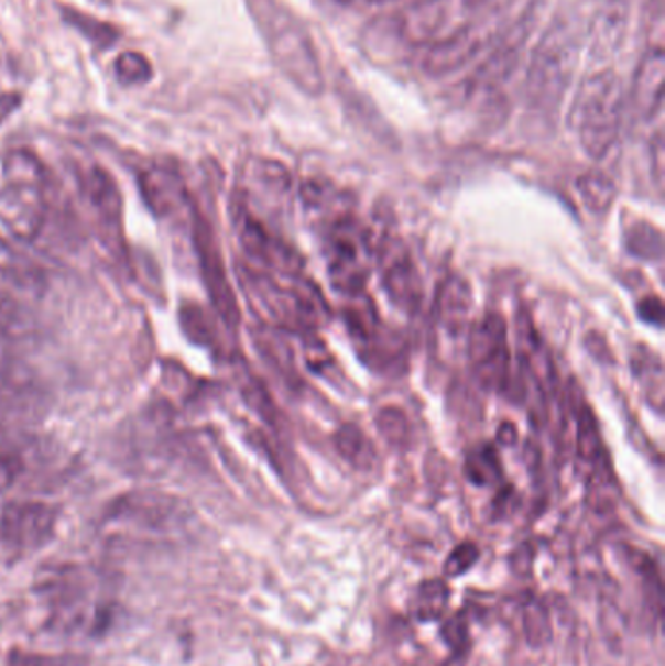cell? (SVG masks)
<instances>
[{
  "label": "cell",
  "mask_w": 665,
  "mask_h": 666,
  "mask_svg": "<svg viewBox=\"0 0 665 666\" xmlns=\"http://www.w3.org/2000/svg\"><path fill=\"white\" fill-rule=\"evenodd\" d=\"M59 513L45 501H9L0 506V538L22 552L52 541Z\"/></svg>",
  "instance_id": "16"
},
{
  "label": "cell",
  "mask_w": 665,
  "mask_h": 666,
  "mask_svg": "<svg viewBox=\"0 0 665 666\" xmlns=\"http://www.w3.org/2000/svg\"><path fill=\"white\" fill-rule=\"evenodd\" d=\"M470 369L480 386L502 390L510 379V341L508 326L500 314H484L470 326Z\"/></svg>",
  "instance_id": "12"
},
{
  "label": "cell",
  "mask_w": 665,
  "mask_h": 666,
  "mask_svg": "<svg viewBox=\"0 0 665 666\" xmlns=\"http://www.w3.org/2000/svg\"><path fill=\"white\" fill-rule=\"evenodd\" d=\"M9 666H86L80 658L65 657V655H42V653H26L17 651L9 658Z\"/></svg>",
  "instance_id": "40"
},
{
  "label": "cell",
  "mask_w": 665,
  "mask_h": 666,
  "mask_svg": "<svg viewBox=\"0 0 665 666\" xmlns=\"http://www.w3.org/2000/svg\"><path fill=\"white\" fill-rule=\"evenodd\" d=\"M100 589L96 575L77 566L50 569L37 587L50 612V622L65 632L95 630L100 624L108 608Z\"/></svg>",
  "instance_id": "4"
},
{
  "label": "cell",
  "mask_w": 665,
  "mask_h": 666,
  "mask_svg": "<svg viewBox=\"0 0 665 666\" xmlns=\"http://www.w3.org/2000/svg\"><path fill=\"white\" fill-rule=\"evenodd\" d=\"M624 28H626V10L621 2H611L603 12H599L598 22L593 25V53L606 57L621 47Z\"/></svg>",
  "instance_id": "26"
},
{
  "label": "cell",
  "mask_w": 665,
  "mask_h": 666,
  "mask_svg": "<svg viewBox=\"0 0 665 666\" xmlns=\"http://www.w3.org/2000/svg\"><path fill=\"white\" fill-rule=\"evenodd\" d=\"M665 55L662 43L652 45L639 63L632 83V103L642 118L652 119L664 106Z\"/></svg>",
  "instance_id": "22"
},
{
  "label": "cell",
  "mask_w": 665,
  "mask_h": 666,
  "mask_svg": "<svg viewBox=\"0 0 665 666\" xmlns=\"http://www.w3.org/2000/svg\"><path fill=\"white\" fill-rule=\"evenodd\" d=\"M237 234L250 260L270 273L299 275L303 260L283 238L277 237L264 220L258 219L247 205L237 212Z\"/></svg>",
  "instance_id": "15"
},
{
  "label": "cell",
  "mask_w": 665,
  "mask_h": 666,
  "mask_svg": "<svg viewBox=\"0 0 665 666\" xmlns=\"http://www.w3.org/2000/svg\"><path fill=\"white\" fill-rule=\"evenodd\" d=\"M178 316L179 328L194 346L205 347V349L219 347L215 324L209 320V316L201 306L194 303L182 304Z\"/></svg>",
  "instance_id": "30"
},
{
  "label": "cell",
  "mask_w": 665,
  "mask_h": 666,
  "mask_svg": "<svg viewBox=\"0 0 665 666\" xmlns=\"http://www.w3.org/2000/svg\"><path fill=\"white\" fill-rule=\"evenodd\" d=\"M348 298L350 301L344 306V321L361 361L381 374L401 371L406 353L401 336L384 326L377 314L375 304L367 298L366 293Z\"/></svg>",
  "instance_id": "9"
},
{
  "label": "cell",
  "mask_w": 665,
  "mask_h": 666,
  "mask_svg": "<svg viewBox=\"0 0 665 666\" xmlns=\"http://www.w3.org/2000/svg\"><path fill=\"white\" fill-rule=\"evenodd\" d=\"M500 32V25L478 22L477 18L472 24L449 37L447 42L429 47L422 61V67L429 76L451 75L469 65L470 61L477 59L482 51L490 50Z\"/></svg>",
  "instance_id": "19"
},
{
  "label": "cell",
  "mask_w": 665,
  "mask_h": 666,
  "mask_svg": "<svg viewBox=\"0 0 665 666\" xmlns=\"http://www.w3.org/2000/svg\"><path fill=\"white\" fill-rule=\"evenodd\" d=\"M341 4H348V7H377V4H384V2H393V0H338Z\"/></svg>",
  "instance_id": "45"
},
{
  "label": "cell",
  "mask_w": 665,
  "mask_h": 666,
  "mask_svg": "<svg viewBox=\"0 0 665 666\" xmlns=\"http://www.w3.org/2000/svg\"><path fill=\"white\" fill-rule=\"evenodd\" d=\"M80 189L103 245L116 258L129 263L131 253L123 237V201L116 179L106 170L95 166L80 179Z\"/></svg>",
  "instance_id": "14"
},
{
  "label": "cell",
  "mask_w": 665,
  "mask_h": 666,
  "mask_svg": "<svg viewBox=\"0 0 665 666\" xmlns=\"http://www.w3.org/2000/svg\"><path fill=\"white\" fill-rule=\"evenodd\" d=\"M639 316L640 320L652 324V326H662L664 324V303L657 295L644 296L639 303Z\"/></svg>",
  "instance_id": "43"
},
{
  "label": "cell",
  "mask_w": 665,
  "mask_h": 666,
  "mask_svg": "<svg viewBox=\"0 0 665 666\" xmlns=\"http://www.w3.org/2000/svg\"><path fill=\"white\" fill-rule=\"evenodd\" d=\"M192 242L196 250L197 263L201 270L207 295L211 298L215 313L221 318L227 328L235 329L239 326L240 310L237 295L231 287V281L222 263L221 250L217 245L214 228L201 212L197 211L196 205L192 207Z\"/></svg>",
  "instance_id": "11"
},
{
  "label": "cell",
  "mask_w": 665,
  "mask_h": 666,
  "mask_svg": "<svg viewBox=\"0 0 665 666\" xmlns=\"http://www.w3.org/2000/svg\"><path fill=\"white\" fill-rule=\"evenodd\" d=\"M47 187L7 182L0 189V225L22 242L42 234L47 222Z\"/></svg>",
  "instance_id": "18"
},
{
  "label": "cell",
  "mask_w": 665,
  "mask_h": 666,
  "mask_svg": "<svg viewBox=\"0 0 665 666\" xmlns=\"http://www.w3.org/2000/svg\"><path fill=\"white\" fill-rule=\"evenodd\" d=\"M377 429L391 447H408L412 440V425L399 405H386L377 414Z\"/></svg>",
  "instance_id": "34"
},
{
  "label": "cell",
  "mask_w": 665,
  "mask_h": 666,
  "mask_svg": "<svg viewBox=\"0 0 665 666\" xmlns=\"http://www.w3.org/2000/svg\"><path fill=\"white\" fill-rule=\"evenodd\" d=\"M237 277L252 310L275 328L313 334L330 320L325 296L299 275H277L239 263Z\"/></svg>",
  "instance_id": "1"
},
{
  "label": "cell",
  "mask_w": 665,
  "mask_h": 666,
  "mask_svg": "<svg viewBox=\"0 0 665 666\" xmlns=\"http://www.w3.org/2000/svg\"><path fill=\"white\" fill-rule=\"evenodd\" d=\"M488 0H416L402 10L399 32L408 45L434 47L462 32Z\"/></svg>",
  "instance_id": "8"
},
{
  "label": "cell",
  "mask_w": 665,
  "mask_h": 666,
  "mask_svg": "<svg viewBox=\"0 0 665 666\" xmlns=\"http://www.w3.org/2000/svg\"><path fill=\"white\" fill-rule=\"evenodd\" d=\"M642 597H644V608L650 614V622L657 624L664 612V592H662L659 569L652 559H644L642 566Z\"/></svg>",
  "instance_id": "37"
},
{
  "label": "cell",
  "mask_w": 665,
  "mask_h": 666,
  "mask_svg": "<svg viewBox=\"0 0 665 666\" xmlns=\"http://www.w3.org/2000/svg\"><path fill=\"white\" fill-rule=\"evenodd\" d=\"M43 285L30 273L0 265V347H9L34 328Z\"/></svg>",
  "instance_id": "13"
},
{
  "label": "cell",
  "mask_w": 665,
  "mask_h": 666,
  "mask_svg": "<svg viewBox=\"0 0 665 666\" xmlns=\"http://www.w3.org/2000/svg\"><path fill=\"white\" fill-rule=\"evenodd\" d=\"M334 445L346 462L358 470H371L377 462V450L373 443L367 439L366 433L358 425H341L334 435Z\"/></svg>",
  "instance_id": "25"
},
{
  "label": "cell",
  "mask_w": 665,
  "mask_h": 666,
  "mask_svg": "<svg viewBox=\"0 0 665 666\" xmlns=\"http://www.w3.org/2000/svg\"><path fill=\"white\" fill-rule=\"evenodd\" d=\"M535 7H530L512 25L500 32L490 45L487 57L470 73L467 80L470 96L498 92V88L512 78L513 73L520 68L523 53L535 28Z\"/></svg>",
  "instance_id": "10"
},
{
  "label": "cell",
  "mask_w": 665,
  "mask_h": 666,
  "mask_svg": "<svg viewBox=\"0 0 665 666\" xmlns=\"http://www.w3.org/2000/svg\"><path fill=\"white\" fill-rule=\"evenodd\" d=\"M465 473L475 485H480V488L494 485L502 478L498 452L492 447H480L472 450L465 462Z\"/></svg>",
  "instance_id": "33"
},
{
  "label": "cell",
  "mask_w": 665,
  "mask_h": 666,
  "mask_svg": "<svg viewBox=\"0 0 665 666\" xmlns=\"http://www.w3.org/2000/svg\"><path fill=\"white\" fill-rule=\"evenodd\" d=\"M576 187H578L581 201L588 207L589 211L603 215L613 207L617 187H614L613 179L603 172L591 170V172L581 174Z\"/></svg>",
  "instance_id": "28"
},
{
  "label": "cell",
  "mask_w": 665,
  "mask_h": 666,
  "mask_svg": "<svg viewBox=\"0 0 665 666\" xmlns=\"http://www.w3.org/2000/svg\"><path fill=\"white\" fill-rule=\"evenodd\" d=\"M574 415H576V450L581 465L586 466L588 476L611 468L607 460L606 445L599 433L598 419L591 414L589 405L584 400H578L574 405Z\"/></svg>",
  "instance_id": "24"
},
{
  "label": "cell",
  "mask_w": 665,
  "mask_h": 666,
  "mask_svg": "<svg viewBox=\"0 0 665 666\" xmlns=\"http://www.w3.org/2000/svg\"><path fill=\"white\" fill-rule=\"evenodd\" d=\"M188 523L186 503L161 491L126 493L111 503L103 516L108 538L129 544L172 541Z\"/></svg>",
  "instance_id": "2"
},
{
  "label": "cell",
  "mask_w": 665,
  "mask_h": 666,
  "mask_svg": "<svg viewBox=\"0 0 665 666\" xmlns=\"http://www.w3.org/2000/svg\"><path fill=\"white\" fill-rule=\"evenodd\" d=\"M578 67V42L570 28L555 20L541 35L527 67V96L538 108H555Z\"/></svg>",
  "instance_id": "5"
},
{
  "label": "cell",
  "mask_w": 665,
  "mask_h": 666,
  "mask_svg": "<svg viewBox=\"0 0 665 666\" xmlns=\"http://www.w3.org/2000/svg\"><path fill=\"white\" fill-rule=\"evenodd\" d=\"M478 561V548L472 542H465L461 546L453 549L447 561H445L444 574L447 577H461Z\"/></svg>",
  "instance_id": "39"
},
{
  "label": "cell",
  "mask_w": 665,
  "mask_h": 666,
  "mask_svg": "<svg viewBox=\"0 0 665 666\" xmlns=\"http://www.w3.org/2000/svg\"><path fill=\"white\" fill-rule=\"evenodd\" d=\"M523 633L525 642L533 649L545 647L553 640V624L545 604L538 599H530L523 607Z\"/></svg>",
  "instance_id": "32"
},
{
  "label": "cell",
  "mask_w": 665,
  "mask_h": 666,
  "mask_svg": "<svg viewBox=\"0 0 665 666\" xmlns=\"http://www.w3.org/2000/svg\"><path fill=\"white\" fill-rule=\"evenodd\" d=\"M139 189L156 219L174 217L189 205V194L174 162L156 161L139 172Z\"/></svg>",
  "instance_id": "20"
},
{
  "label": "cell",
  "mask_w": 665,
  "mask_h": 666,
  "mask_svg": "<svg viewBox=\"0 0 665 666\" xmlns=\"http://www.w3.org/2000/svg\"><path fill=\"white\" fill-rule=\"evenodd\" d=\"M371 234L356 217L340 212L326 228V265L334 288L341 295L363 293L371 273Z\"/></svg>",
  "instance_id": "6"
},
{
  "label": "cell",
  "mask_w": 665,
  "mask_h": 666,
  "mask_svg": "<svg viewBox=\"0 0 665 666\" xmlns=\"http://www.w3.org/2000/svg\"><path fill=\"white\" fill-rule=\"evenodd\" d=\"M265 34L273 59L293 85L310 96L323 92L325 76L307 30L287 12L265 14Z\"/></svg>",
  "instance_id": "7"
},
{
  "label": "cell",
  "mask_w": 665,
  "mask_h": 666,
  "mask_svg": "<svg viewBox=\"0 0 665 666\" xmlns=\"http://www.w3.org/2000/svg\"><path fill=\"white\" fill-rule=\"evenodd\" d=\"M601 632L606 635L607 643L613 649H621L624 637V618L613 604H606L601 614Z\"/></svg>",
  "instance_id": "41"
},
{
  "label": "cell",
  "mask_w": 665,
  "mask_h": 666,
  "mask_svg": "<svg viewBox=\"0 0 665 666\" xmlns=\"http://www.w3.org/2000/svg\"><path fill=\"white\" fill-rule=\"evenodd\" d=\"M63 18L67 20L68 24L75 25L80 34L85 35L86 40L98 45V47H110L111 43L116 42L120 37V32L116 25L106 24L102 20H96V18L88 17L85 12H77V10H63Z\"/></svg>",
  "instance_id": "35"
},
{
  "label": "cell",
  "mask_w": 665,
  "mask_h": 666,
  "mask_svg": "<svg viewBox=\"0 0 665 666\" xmlns=\"http://www.w3.org/2000/svg\"><path fill=\"white\" fill-rule=\"evenodd\" d=\"M7 182L14 184H30V186H50V176L43 162L35 156L34 152L26 149L10 151L2 162Z\"/></svg>",
  "instance_id": "27"
},
{
  "label": "cell",
  "mask_w": 665,
  "mask_h": 666,
  "mask_svg": "<svg viewBox=\"0 0 665 666\" xmlns=\"http://www.w3.org/2000/svg\"><path fill=\"white\" fill-rule=\"evenodd\" d=\"M116 75L123 85H141L153 76V67L145 55H141L137 51H128V53H121L116 61Z\"/></svg>",
  "instance_id": "38"
},
{
  "label": "cell",
  "mask_w": 665,
  "mask_h": 666,
  "mask_svg": "<svg viewBox=\"0 0 665 666\" xmlns=\"http://www.w3.org/2000/svg\"><path fill=\"white\" fill-rule=\"evenodd\" d=\"M441 637L453 651H459L469 642V624L462 614H455L441 627Z\"/></svg>",
  "instance_id": "42"
},
{
  "label": "cell",
  "mask_w": 665,
  "mask_h": 666,
  "mask_svg": "<svg viewBox=\"0 0 665 666\" xmlns=\"http://www.w3.org/2000/svg\"><path fill=\"white\" fill-rule=\"evenodd\" d=\"M447 602H449V589L441 579L424 581L414 594L412 614L424 624L426 622H437V620L444 618Z\"/></svg>",
  "instance_id": "29"
},
{
  "label": "cell",
  "mask_w": 665,
  "mask_h": 666,
  "mask_svg": "<svg viewBox=\"0 0 665 666\" xmlns=\"http://www.w3.org/2000/svg\"><path fill=\"white\" fill-rule=\"evenodd\" d=\"M470 310H472V293L467 279H449L441 288L437 303V324L441 326L447 338H462L469 334Z\"/></svg>",
  "instance_id": "23"
},
{
  "label": "cell",
  "mask_w": 665,
  "mask_h": 666,
  "mask_svg": "<svg viewBox=\"0 0 665 666\" xmlns=\"http://www.w3.org/2000/svg\"><path fill=\"white\" fill-rule=\"evenodd\" d=\"M632 371L657 414L664 410V367L657 354L642 353L632 361Z\"/></svg>",
  "instance_id": "31"
},
{
  "label": "cell",
  "mask_w": 665,
  "mask_h": 666,
  "mask_svg": "<svg viewBox=\"0 0 665 666\" xmlns=\"http://www.w3.org/2000/svg\"><path fill=\"white\" fill-rule=\"evenodd\" d=\"M623 110V83L613 68H601L581 83L574 103V119L581 146L591 159H603L613 149Z\"/></svg>",
  "instance_id": "3"
},
{
  "label": "cell",
  "mask_w": 665,
  "mask_h": 666,
  "mask_svg": "<svg viewBox=\"0 0 665 666\" xmlns=\"http://www.w3.org/2000/svg\"><path fill=\"white\" fill-rule=\"evenodd\" d=\"M626 248L642 260H659L664 253L662 232L648 222L632 225L626 232Z\"/></svg>",
  "instance_id": "36"
},
{
  "label": "cell",
  "mask_w": 665,
  "mask_h": 666,
  "mask_svg": "<svg viewBox=\"0 0 665 666\" xmlns=\"http://www.w3.org/2000/svg\"><path fill=\"white\" fill-rule=\"evenodd\" d=\"M43 466H50V455L42 440L0 429V491L34 478Z\"/></svg>",
  "instance_id": "21"
},
{
  "label": "cell",
  "mask_w": 665,
  "mask_h": 666,
  "mask_svg": "<svg viewBox=\"0 0 665 666\" xmlns=\"http://www.w3.org/2000/svg\"><path fill=\"white\" fill-rule=\"evenodd\" d=\"M22 96L18 92L0 94V125L20 108Z\"/></svg>",
  "instance_id": "44"
},
{
  "label": "cell",
  "mask_w": 665,
  "mask_h": 666,
  "mask_svg": "<svg viewBox=\"0 0 665 666\" xmlns=\"http://www.w3.org/2000/svg\"><path fill=\"white\" fill-rule=\"evenodd\" d=\"M381 281L391 303L404 313H418L424 298L418 268L401 238L383 237L377 248Z\"/></svg>",
  "instance_id": "17"
}]
</instances>
